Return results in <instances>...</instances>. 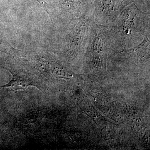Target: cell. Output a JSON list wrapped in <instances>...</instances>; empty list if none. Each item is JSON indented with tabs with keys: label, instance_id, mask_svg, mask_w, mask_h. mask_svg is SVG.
I'll list each match as a JSON object with an SVG mask.
<instances>
[{
	"label": "cell",
	"instance_id": "cell-1",
	"mask_svg": "<svg viewBox=\"0 0 150 150\" xmlns=\"http://www.w3.org/2000/svg\"><path fill=\"white\" fill-rule=\"evenodd\" d=\"M32 85H33L24 79L13 76L12 79L9 83L2 87L10 89L13 91H24L28 86Z\"/></svg>",
	"mask_w": 150,
	"mask_h": 150
},
{
	"label": "cell",
	"instance_id": "cell-2",
	"mask_svg": "<svg viewBox=\"0 0 150 150\" xmlns=\"http://www.w3.org/2000/svg\"><path fill=\"white\" fill-rule=\"evenodd\" d=\"M37 1H43V0H37Z\"/></svg>",
	"mask_w": 150,
	"mask_h": 150
}]
</instances>
